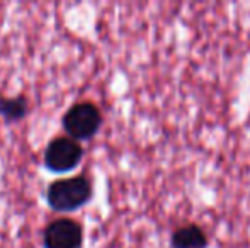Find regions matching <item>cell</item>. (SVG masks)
Wrapping results in <instances>:
<instances>
[{"label": "cell", "instance_id": "obj_1", "mask_svg": "<svg viewBox=\"0 0 250 248\" xmlns=\"http://www.w3.org/2000/svg\"><path fill=\"white\" fill-rule=\"evenodd\" d=\"M92 197V182L85 175L55 180L46 191V201L51 209L72 212L85 206Z\"/></svg>", "mask_w": 250, "mask_h": 248}, {"label": "cell", "instance_id": "obj_2", "mask_svg": "<svg viewBox=\"0 0 250 248\" xmlns=\"http://www.w3.org/2000/svg\"><path fill=\"white\" fill-rule=\"evenodd\" d=\"M63 129L68 138L75 139H90L102 124V114L99 107L92 102H80L72 106L63 116Z\"/></svg>", "mask_w": 250, "mask_h": 248}, {"label": "cell", "instance_id": "obj_3", "mask_svg": "<svg viewBox=\"0 0 250 248\" xmlns=\"http://www.w3.org/2000/svg\"><path fill=\"white\" fill-rule=\"evenodd\" d=\"M83 148L68 136H60L50 141L44 150V165L53 172H70L80 163Z\"/></svg>", "mask_w": 250, "mask_h": 248}, {"label": "cell", "instance_id": "obj_4", "mask_svg": "<svg viewBox=\"0 0 250 248\" xmlns=\"http://www.w3.org/2000/svg\"><path fill=\"white\" fill-rule=\"evenodd\" d=\"M83 229L80 223L70 218L51 221L43 233L44 248H82Z\"/></svg>", "mask_w": 250, "mask_h": 248}, {"label": "cell", "instance_id": "obj_5", "mask_svg": "<svg viewBox=\"0 0 250 248\" xmlns=\"http://www.w3.org/2000/svg\"><path fill=\"white\" fill-rule=\"evenodd\" d=\"M208 235L198 225H186L174 231L170 238L172 248H206Z\"/></svg>", "mask_w": 250, "mask_h": 248}, {"label": "cell", "instance_id": "obj_6", "mask_svg": "<svg viewBox=\"0 0 250 248\" xmlns=\"http://www.w3.org/2000/svg\"><path fill=\"white\" fill-rule=\"evenodd\" d=\"M0 114L7 121H17L22 119L27 114V100L24 97H0Z\"/></svg>", "mask_w": 250, "mask_h": 248}]
</instances>
